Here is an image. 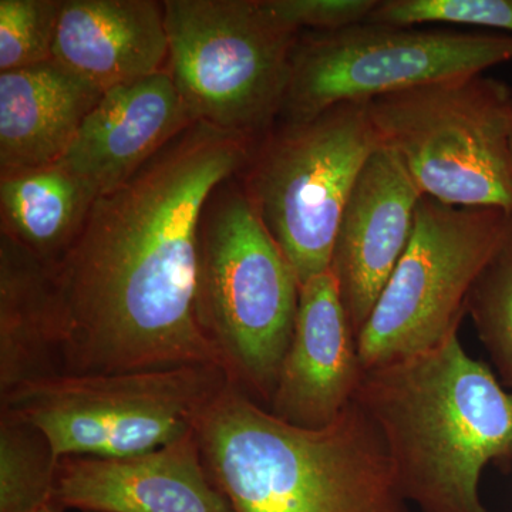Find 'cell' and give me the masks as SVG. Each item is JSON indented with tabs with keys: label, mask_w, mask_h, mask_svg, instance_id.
Here are the masks:
<instances>
[{
	"label": "cell",
	"mask_w": 512,
	"mask_h": 512,
	"mask_svg": "<svg viewBox=\"0 0 512 512\" xmlns=\"http://www.w3.org/2000/svg\"><path fill=\"white\" fill-rule=\"evenodd\" d=\"M192 123L164 69L104 90L56 165L100 197L127 183Z\"/></svg>",
	"instance_id": "obj_14"
},
{
	"label": "cell",
	"mask_w": 512,
	"mask_h": 512,
	"mask_svg": "<svg viewBox=\"0 0 512 512\" xmlns=\"http://www.w3.org/2000/svg\"><path fill=\"white\" fill-rule=\"evenodd\" d=\"M382 146L399 156L423 197L454 207L512 211V89L484 74L369 100Z\"/></svg>",
	"instance_id": "obj_7"
},
{
	"label": "cell",
	"mask_w": 512,
	"mask_h": 512,
	"mask_svg": "<svg viewBox=\"0 0 512 512\" xmlns=\"http://www.w3.org/2000/svg\"><path fill=\"white\" fill-rule=\"evenodd\" d=\"M510 148H511V163H512V137H511V144H510Z\"/></svg>",
	"instance_id": "obj_25"
},
{
	"label": "cell",
	"mask_w": 512,
	"mask_h": 512,
	"mask_svg": "<svg viewBox=\"0 0 512 512\" xmlns=\"http://www.w3.org/2000/svg\"><path fill=\"white\" fill-rule=\"evenodd\" d=\"M59 461L42 431L0 413V512H32L55 503Z\"/></svg>",
	"instance_id": "obj_19"
},
{
	"label": "cell",
	"mask_w": 512,
	"mask_h": 512,
	"mask_svg": "<svg viewBox=\"0 0 512 512\" xmlns=\"http://www.w3.org/2000/svg\"><path fill=\"white\" fill-rule=\"evenodd\" d=\"M512 242V211L421 198L412 238L357 336L362 370L417 355L457 333L468 298Z\"/></svg>",
	"instance_id": "obj_9"
},
{
	"label": "cell",
	"mask_w": 512,
	"mask_h": 512,
	"mask_svg": "<svg viewBox=\"0 0 512 512\" xmlns=\"http://www.w3.org/2000/svg\"><path fill=\"white\" fill-rule=\"evenodd\" d=\"M55 503L82 512H232L208 476L194 430L138 456L62 458Z\"/></svg>",
	"instance_id": "obj_13"
},
{
	"label": "cell",
	"mask_w": 512,
	"mask_h": 512,
	"mask_svg": "<svg viewBox=\"0 0 512 512\" xmlns=\"http://www.w3.org/2000/svg\"><path fill=\"white\" fill-rule=\"evenodd\" d=\"M512 62V35L360 23L301 33L279 120L308 119L346 101H369Z\"/></svg>",
	"instance_id": "obj_10"
},
{
	"label": "cell",
	"mask_w": 512,
	"mask_h": 512,
	"mask_svg": "<svg viewBox=\"0 0 512 512\" xmlns=\"http://www.w3.org/2000/svg\"><path fill=\"white\" fill-rule=\"evenodd\" d=\"M298 276L242 185L211 195L200 227L198 320L232 382L268 409L299 306Z\"/></svg>",
	"instance_id": "obj_4"
},
{
	"label": "cell",
	"mask_w": 512,
	"mask_h": 512,
	"mask_svg": "<svg viewBox=\"0 0 512 512\" xmlns=\"http://www.w3.org/2000/svg\"><path fill=\"white\" fill-rule=\"evenodd\" d=\"M96 198L56 164L0 173L2 232L52 264L79 235Z\"/></svg>",
	"instance_id": "obj_18"
},
{
	"label": "cell",
	"mask_w": 512,
	"mask_h": 512,
	"mask_svg": "<svg viewBox=\"0 0 512 512\" xmlns=\"http://www.w3.org/2000/svg\"><path fill=\"white\" fill-rule=\"evenodd\" d=\"M63 508L59 507L56 503H50L43 505V507L37 508V510L32 512H62Z\"/></svg>",
	"instance_id": "obj_24"
},
{
	"label": "cell",
	"mask_w": 512,
	"mask_h": 512,
	"mask_svg": "<svg viewBox=\"0 0 512 512\" xmlns=\"http://www.w3.org/2000/svg\"><path fill=\"white\" fill-rule=\"evenodd\" d=\"M53 60L101 90L167 69L163 3L63 0Z\"/></svg>",
	"instance_id": "obj_15"
},
{
	"label": "cell",
	"mask_w": 512,
	"mask_h": 512,
	"mask_svg": "<svg viewBox=\"0 0 512 512\" xmlns=\"http://www.w3.org/2000/svg\"><path fill=\"white\" fill-rule=\"evenodd\" d=\"M380 146L369 101L279 120L256 144L241 173L242 190L301 286L329 271L343 211Z\"/></svg>",
	"instance_id": "obj_5"
},
{
	"label": "cell",
	"mask_w": 512,
	"mask_h": 512,
	"mask_svg": "<svg viewBox=\"0 0 512 512\" xmlns=\"http://www.w3.org/2000/svg\"><path fill=\"white\" fill-rule=\"evenodd\" d=\"M353 400L382 434L400 490L421 512H490L480 478L512 463V394L458 332L440 345L363 370Z\"/></svg>",
	"instance_id": "obj_3"
},
{
	"label": "cell",
	"mask_w": 512,
	"mask_h": 512,
	"mask_svg": "<svg viewBox=\"0 0 512 512\" xmlns=\"http://www.w3.org/2000/svg\"><path fill=\"white\" fill-rule=\"evenodd\" d=\"M467 315L498 375L512 390V242L478 279Z\"/></svg>",
	"instance_id": "obj_20"
},
{
	"label": "cell",
	"mask_w": 512,
	"mask_h": 512,
	"mask_svg": "<svg viewBox=\"0 0 512 512\" xmlns=\"http://www.w3.org/2000/svg\"><path fill=\"white\" fill-rule=\"evenodd\" d=\"M194 433L232 512H409L382 434L355 400L328 426L306 429L229 382Z\"/></svg>",
	"instance_id": "obj_2"
},
{
	"label": "cell",
	"mask_w": 512,
	"mask_h": 512,
	"mask_svg": "<svg viewBox=\"0 0 512 512\" xmlns=\"http://www.w3.org/2000/svg\"><path fill=\"white\" fill-rule=\"evenodd\" d=\"M366 23L457 26L512 35V0H377Z\"/></svg>",
	"instance_id": "obj_21"
},
{
	"label": "cell",
	"mask_w": 512,
	"mask_h": 512,
	"mask_svg": "<svg viewBox=\"0 0 512 512\" xmlns=\"http://www.w3.org/2000/svg\"><path fill=\"white\" fill-rule=\"evenodd\" d=\"M103 93L53 59L0 72V173L56 164Z\"/></svg>",
	"instance_id": "obj_16"
},
{
	"label": "cell",
	"mask_w": 512,
	"mask_h": 512,
	"mask_svg": "<svg viewBox=\"0 0 512 512\" xmlns=\"http://www.w3.org/2000/svg\"><path fill=\"white\" fill-rule=\"evenodd\" d=\"M376 5L377 0H259L269 19L296 33L335 32L366 23Z\"/></svg>",
	"instance_id": "obj_23"
},
{
	"label": "cell",
	"mask_w": 512,
	"mask_h": 512,
	"mask_svg": "<svg viewBox=\"0 0 512 512\" xmlns=\"http://www.w3.org/2000/svg\"><path fill=\"white\" fill-rule=\"evenodd\" d=\"M63 0H0V72L53 59Z\"/></svg>",
	"instance_id": "obj_22"
},
{
	"label": "cell",
	"mask_w": 512,
	"mask_h": 512,
	"mask_svg": "<svg viewBox=\"0 0 512 512\" xmlns=\"http://www.w3.org/2000/svg\"><path fill=\"white\" fill-rule=\"evenodd\" d=\"M57 375L45 262L0 232V394Z\"/></svg>",
	"instance_id": "obj_17"
},
{
	"label": "cell",
	"mask_w": 512,
	"mask_h": 512,
	"mask_svg": "<svg viewBox=\"0 0 512 512\" xmlns=\"http://www.w3.org/2000/svg\"><path fill=\"white\" fill-rule=\"evenodd\" d=\"M167 69L191 119L259 143L281 117L301 33L259 0H165Z\"/></svg>",
	"instance_id": "obj_8"
},
{
	"label": "cell",
	"mask_w": 512,
	"mask_h": 512,
	"mask_svg": "<svg viewBox=\"0 0 512 512\" xmlns=\"http://www.w3.org/2000/svg\"><path fill=\"white\" fill-rule=\"evenodd\" d=\"M421 198L399 156L377 148L343 211L330 264L356 340L409 245Z\"/></svg>",
	"instance_id": "obj_11"
},
{
	"label": "cell",
	"mask_w": 512,
	"mask_h": 512,
	"mask_svg": "<svg viewBox=\"0 0 512 512\" xmlns=\"http://www.w3.org/2000/svg\"><path fill=\"white\" fill-rule=\"evenodd\" d=\"M232 382L222 366L59 373L2 394V412L45 434L56 457L124 458L157 450L194 423Z\"/></svg>",
	"instance_id": "obj_6"
},
{
	"label": "cell",
	"mask_w": 512,
	"mask_h": 512,
	"mask_svg": "<svg viewBox=\"0 0 512 512\" xmlns=\"http://www.w3.org/2000/svg\"><path fill=\"white\" fill-rule=\"evenodd\" d=\"M357 340L332 271L301 286L291 342L268 410L320 429L353 402L362 376Z\"/></svg>",
	"instance_id": "obj_12"
},
{
	"label": "cell",
	"mask_w": 512,
	"mask_h": 512,
	"mask_svg": "<svg viewBox=\"0 0 512 512\" xmlns=\"http://www.w3.org/2000/svg\"><path fill=\"white\" fill-rule=\"evenodd\" d=\"M256 144L195 121L96 198L79 235L46 265L57 372L225 369L198 320L201 218Z\"/></svg>",
	"instance_id": "obj_1"
}]
</instances>
